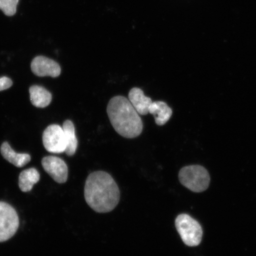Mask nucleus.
Segmentation results:
<instances>
[{
    "label": "nucleus",
    "instance_id": "1",
    "mask_svg": "<svg viewBox=\"0 0 256 256\" xmlns=\"http://www.w3.org/2000/svg\"><path fill=\"white\" fill-rule=\"evenodd\" d=\"M84 197L88 206L98 213L111 212L118 206L120 191L113 178L106 172H92L88 176Z\"/></svg>",
    "mask_w": 256,
    "mask_h": 256
},
{
    "label": "nucleus",
    "instance_id": "2",
    "mask_svg": "<svg viewBox=\"0 0 256 256\" xmlns=\"http://www.w3.org/2000/svg\"><path fill=\"white\" fill-rule=\"evenodd\" d=\"M107 113L112 126L122 136L134 138L142 133V118L130 100L124 96H114L110 99Z\"/></svg>",
    "mask_w": 256,
    "mask_h": 256
},
{
    "label": "nucleus",
    "instance_id": "3",
    "mask_svg": "<svg viewBox=\"0 0 256 256\" xmlns=\"http://www.w3.org/2000/svg\"><path fill=\"white\" fill-rule=\"evenodd\" d=\"M178 178L184 186L196 193L206 190L210 183V176L207 170L199 165L182 168L179 172Z\"/></svg>",
    "mask_w": 256,
    "mask_h": 256
},
{
    "label": "nucleus",
    "instance_id": "4",
    "mask_svg": "<svg viewBox=\"0 0 256 256\" xmlns=\"http://www.w3.org/2000/svg\"><path fill=\"white\" fill-rule=\"evenodd\" d=\"M176 228L182 241L190 247L200 244L202 239V228L197 220L188 214H182L175 220Z\"/></svg>",
    "mask_w": 256,
    "mask_h": 256
},
{
    "label": "nucleus",
    "instance_id": "5",
    "mask_svg": "<svg viewBox=\"0 0 256 256\" xmlns=\"http://www.w3.org/2000/svg\"><path fill=\"white\" fill-rule=\"evenodd\" d=\"M18 226V216L14 208L0 202V242L10 239L17 232Z\"/></svg>",
    "mask_w": 256,
    "mask_h": 256
},
{
    "label": "nucleus",
    "instance_id": "6",
    "mask_svg": "<svg viewBox=\"0 0 256 256\" xmlns=\"http://www.w3.org/2000/svg\"><path fill=\"white\" fill-rule=\"evenodd\" d=\"M42 140L48 152L60 154L66 152V140L63 128L58 124H51L44 130Z\"/></svg>",
    "mask_w": 256,
    "mask_h": 256
},
{
    "label": "nucleus",
    "instance_id": "7",
    "mask_svg": "<svg viewBox=\"0 0 256 256\" xmlns=\"http://www.w3.org/2000/svg\"><path fill=\"white\" fill-rule=\"evenodd\" d=\"M44 170L58 184H64L68 179V169L63 160L55 156H48L42 160Z\"/></svg>",
    "mask_w": 256,
    "mask_h": 256
},
{
    "label": "nucleus",
    "instance_id": "8",
    "mask_svg": "<svg viewBox=\"0 0 256 256\" xmlns=\"http://www.w3.org/2000/svg\"><path fill=\"white\" fill-rule=\"evenodd\" d=\"M31 69L34 74L38 76H50L57 78L60 74L62 69L58 64L44 56L35 57L31 63Z\"/></svg>",
    "mask_w": 256,
    "mask_h": 256
},
{
    "label": "nucleus",
    "instance_id": "9",
    "mask_svg": "<svg viewBox=\"0 0 256 256\" xmlns=\"http://www.w3.org/2000/svg\"><path fill=\"white\" fill-rule=\"evenodd\" d=\"M128 100L140 114H149V108L152 101L151 98L144 94L142 89L137 88L131 89L128 94Z\"/></svg>",
    "mask_w": 256,
    "mask_h": 256
},
{
    "label": "nucleus",
    "instance_id": "10",
    "mask_svg": "<svg viewBox=\"0 0 256 256\" xmlns=\"http://www.w3.org/2000/svg\"><path fill=\"white\" fill-rule=\"evenodd\" d=\"M3 158L17 168H23L30 162L31 158L28 154L16 152L8 142H3L1 146Z\"/></svg>",
    "mask_w": 256,
    "mask_h": 256
},
{
    "label": "nucleus",
    "instance_id": "11",
    "mask_svg": "<svg viewBox=\"0 0 256 256\" xmlns=\"http://www.w3.org/2000/svg\"><path fill=\"white\" fill-rule=\"evenodd\" d=\"M149 114L154 116L158 126H164L170 119L172 111L167 104L162 101L152 102L149 108Z\"/></svg>",
    "mask_w": 256,
    "mask_h": 256
},
{
    "label": "nucleus",
    "instance_id": "12",
    "mask_svg": "<svg viewBox=\"0 0 256 256\" xmlns=\"http://www.w3.org/2000/svg\"><path fill=\"white\" fill-rule=\"evenodd\" d=\"M30 101L35 107L44 108L52 101V94L46 89L40 86H33L30 88Z\"/></svg>",
    "mask_w": 256,
    "mask_h": 256
},
{
    "label": "nucleus",
    "instance_id": "13",
    "mask_svg": "<svg viewBox=\"0 0 256 256\" xmlns=\"http://www.w3.org/2000/svg\"><path fill=\"white\" fill-rule=\"evenodd\" d=\"M40 174L37 170L30 168L21 172L18 178V186L24 192H30L34 186L40 181Z\"/></svg>",
    "mask_w": 256,
    "mask_h": 256
},
{
    "label": "nucleus",
    "instance_id": "14",
    "mask_svg": "<svg viewBox=\"0 0 256 256\" xmlns=\"http://www.w3.org/2000/svg\"><path fill=\"white\" fill-rule=\"evenodd\" d=\"M66 140V150L65 152L68 156H72L78 149V140L76 136L75 127L72 122L66 120L64 122L62 126Z\"/></svg>",
    "mask_w": 256,
    "mask_h": 256
},
{
    "label": "nucleus",
    "instance_id": "15",
    "mask_svg": "<svg viewBox=\"0 0 256 256\" xmlns=\"http://www.w3.org/2000/svg\"><path fill=\"white\" fill-rule=\"evenodd\" d=\"M19 0H0V10L8 16H12L16 14Z\"/></svg>",
    "mask_w": 256,
    "mask_h": 256
},
{
    "label": "nucleus",
    "instance_id": "16",
    "mask_svg": "<svg viewBox=\"0 0 256 256\" xmlns=\"http://www.w3.org/2000/svg\"><path fill=\"white\" fill-rule=\"evenodd\" d=\"M12 85V82L10 78L7 76H2L0 78V92L10 88Z\"/></svg>",
    "mask_w": 256,
    "mask_h": 256
}]
</instances>
